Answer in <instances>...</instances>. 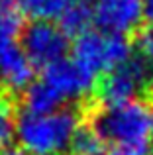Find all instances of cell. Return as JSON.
<instances>
[{
	"mask_svg": "<svg viewBox=\"0 0 153 155\" xmlns=\"http://www.w3.org/2000/svg\"><path fill=\"white\" fill-rule=\"evenodd\" d=\"M24 112L30 114H47L63 108V100L53 92V88L43 79L35 81L26 92H24Z\"/></svg>",
	"mask_w": 153,
	"mask_h": 155,
	"instance_id": "8",
	"label": "cell"
},
{
	"mask_svg": "<svg viewBox=\"0 0 153 155\" xmlns=\"http://www.w3.org/2000/svg\"><path fill=\"white\" fill-rule=\"evenodd\" d=\"M69 149L73 151V155H100L102 140L98 137V134L90 126H80L76 130Z\"/></svg>",
	"mask_w": 153,
	"mask_h": 155,
	"instance_id": "13",
	"label": "cell"
},
{
	"mask_svg": "<svg viewBox=\"0 0 153 155\" xmlns=\"http://www.w3.org/2000/svg\"><path fill=\"white\" fill-rule=\"evenodd\" d=\"M79 128V112L71 108H59L47 114L24 112L18 120L16 140L26 155H59L71 147Z\"/></svg>",
	"mask_w": 153,
	"mask_h": 155,
	"instance_id": "1",
	"label": "cell"
},
{
	"mask_svg": "<svg viewBox=\"0 0 153 155\" xmlns=\"http://www.w3.org/2000/svg\"><path fill=\"white\" fill-rule=\"evenodd\" d=\"M22 51L35 67H51L65 59L69 51V35L53 20H34L22 28Z\"/></svg>",
	"mask_w": 153,
	"mask_h": 155,
	"instance_id": "4",
	"label": "cell"
},
{
	"mask_svg": "<svg viewBox=\"0 0 153 155\" xmlns=\"http://www.w3.org/2000/svg\"><path fill=\"white\" fill-rule=\"evenodd\" d=\"M43 81L53 88V92L63 100H80L94 91V77L86 73L73 59H63L43 71Z\"/></svg>",
	"mask_w": 153,
	"mask_h": 155,
	"instance_id": "6",
	"label": "cell"
},
{
	"mask_svg": "<svg viewBox=\"0 0 153 155\" xmlns=\"http://www.w3.org/2000/svg\"><path fill=\"white\" fill-rule=\"evenodd\" d=\"M110 155H147V145H118Z\"/></svg>",
	"mask_w": 153,
	"mask_h": 155,
	"instance_id": "14",
	"label": "cell"
},
{
	"mask_svg": "<svg viewBox=\"0 0 153 155\" xmlns=\"http://www.w3.org/2000/svg\"><path fill=\"white\" fill-rule=\"evenodd\" d=\"M145 18V0H96L92 20L98 30L114 35L134 34Z\"/></svg>",
	"mask_w": 153,
	"mask_h": 155,
	"instance_id": "5",
	"label": "cell"
},
{
	"mask_svg": "<svg viewBox=\"0 0 153 155\" xmlns=\"http://www.w3.org/2000/svg\"><path fill=\"white\" fill-rule=\"evenodd\" d=\"M0 155H26V153L22 151V147H14V145H10V147L0 149Z\"/></svg>",
	"mask_w": 153,
	"mask_h": 155,
	"instance_id": "16",
	"label": "cell"
},
{
	"mask_svg": "<svg viewBox=\"0 0 153 155\" xmlns=\"http://www.w3.org/2000/svg\"><path fill=\"white\" fill-rule=\"evenodd\" d=\"M151 137H153V136H151Z\"/></svg>",
	"mask_w": 153,
	"mask_h": 155,
	"instance_id": "18",
	"label": "cell"
},
{
	"mask_svg": "<svg viewBox=\"0 0 153 155\" xmlns=\"http://www.w3.org/2000/svg\"><path fill=\"white\" fill-rule=\"evenodd\" d=\"M92 22H94L92 10L90 6H84V4H69L59 16V26L63 28V31L67 35H75V38L88 31V26Z\"/></svg>",
	"mask_w": 153,
	"mask_h": 155,
	"instance_id": "9",
	"label": "cell"
},
{
	"mask_svg": "<svg viewBox=\"0 0 153 155\" xmlns=\"http://www.w3.org/2000/svg\"><path fill=\"white\" fill-rule=\"evenodd\" d=\"M90 2H96V0H69V4H84V6H88Z\"/></svg>",
	"mask_w": 153,
	"mask_h": 155,
	"instance_id": "17",
	"label": "cell"
},
{
	"mask_svg": "<svg viewBox=\"0 0 153 155\" xmlns=\"http://www.w3.org/2000/svg\"><path fill=\"white\" fill-rule=\"evenodd\" d=\"M90 128L98 134L102 143L147 145L153 136V110L143 100L102 106L90 114Z\"/></svg>",
	"mask_w": 153,
	"mask_h": 155,
	"instance_id": "2",
	"label": "cell"
},
{
	"mask_svg": "<svg viewBox=\"0 0 153 155\" xmlns=\"http://www.w3.org/2000/svg\"><path fill=\"white\" fill-rule=\"evenodd\" d=\"M18 110L8 92H0V149L10 147L18 134Z\"/></svg>",
	"mask_w": 153,
	"mask_h": 155,
	"instance_id": "10",
	"label": "cell"
},
{
	"mask_svg": "<svg viewBox=\"0 0 153 155\" xmlns=\"http://www.w3.org/2000/svg\"><path fill=\"white\" fill-rule=\"evenodd\" d=\"M132 55V45L124 35L106 34L102 30H88L75 38L73 61L92 77L108 75L124 65Z\"/></svg>",
	"mask_w": 153,
	"mask_h": 155,
	"instance_id": "3",
	"label": "cell"
},
{
	"mask_svg": "<svg viewBox=\"0 0 153 155\" xmlns=\"http://www.w3.org/2000/svg\"><path fill=\"white\" fill-rule=\"evenodd\" d=\"M145 20L149 22L151 31H153V0H145Z\"/></svg>",
	"mask_w": 153,
	"mask_h": 155,
	"instance_id": "15",
	"label": "cell"
},
{
	"mask_svg": "<svg viewBox=\"0 0 153 155\" xmlns=\"http://www.w3.org/2000/svg\"><path fill=\"white\" fill-rule=\"evenodd\" d=\"M35 83V65L22 51L12 47L0 57V84L4 92H26Z\"/></svg>",
	"mask_w": 153,
	"mask_h": 155,
	"instance_id": "7",
	"label": "cell"
},
{
	"mask_svg": "<svg viewBox=\"0 0 153 155\" xmlns=\"http://www.w3.org/2000/svg\"><path fill=\"white\" fill-rule=\"evenodd\" d=\"M18 6L35 20H59L69 0H18Z\"/></svg>",
	"mask_w": 153,
	"mask_h": 155,
	"instance_id": "12",
	"label": "cell"
},
{
	"mask_svg": "<svg viewBox=\"0 0 153 155\" xmlns=\"http://www.w3.org/2000/svg\"><path fill=\"white\" fill-rule=\"evenodd\" d=\"M22 20L18 10L0 6V57L14 47V41L22 34Z\"/></svg>",
	"mask_w": 153,
	"mask_h": 155,
	"instance_id": "11",
	"label": "cell"
}]
</instances>
